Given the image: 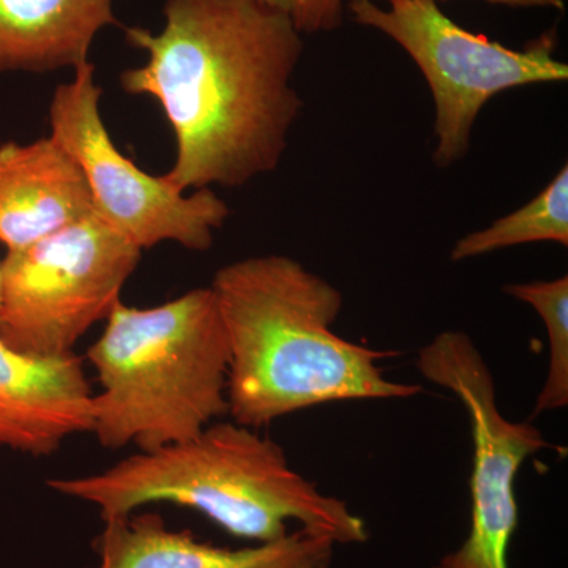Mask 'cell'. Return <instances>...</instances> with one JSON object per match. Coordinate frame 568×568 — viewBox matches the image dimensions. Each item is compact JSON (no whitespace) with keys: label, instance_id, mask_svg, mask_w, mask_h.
Instances as JSON below:
<instances>
[{"label":"cell","instance_id":"6da1fadb","mask_svg":"<svg viewBox=\"0 0 568 568\" xmlns=\"http://www.w3.org/2000/svg\"><path fill=\"white\" fill-rule=\"evenodd\" d=\"M163 28H125L148 59L123 71L130 95L151 97L173 130L163 174L178 192L241 189L274 173L304 102L293 80L304 39L260 0H166Z\"/></svg>","mask_w":568,"mask_h":568},{"label":"cell","instance_id":"7a4b0ae2","mask_svg":"<svg viewBox=\"0 0 568 568\" xmlns=\"http://www.w3.org/2000/svg\"><path fill=\"white\" fill-rule=\"evenodd\" d=\"M211 290L227 346V416L257 429L310 407L355 399H402L417 384L395 383L379 362L398 355L332 331L343 294L284 254L220 267Z\"/></svg>","mask_w":568,"mask_h":568},{"label":"cell","instance_id":"3957f363","mask_svg":"<svg viewBox=\"0 0 568 568\" xmlns=\"http://www.w3.org/2000/svg\"><path fill=\"white\" fill-rule=\"evenodd\" d=\"M48 485L99 507L103 519L168 503L201 511L231 536L256 544L287 536L291 521L335 545L368 540L364 519L345 500L324 495L294 470L274 439L235 422H213L192 439Z\"/></svg>","mask_w":568,"mask_h":568},{"label":"cell","instance_id":"277c9868","mask_svg":"<svg viewBox=\"0 0 568 568\" xmlns=\"http://www.w3.org/2000/svg\"><path fill=\"white\" fill-rule=\"evenodd\" d=\"M88 358L103 447L155 450L227 416L230 346L211 286L145 308L118 302Z\"/></svg>","mask_w":568,"mask_h":568},{"label":"cell","instance_id":"5b68a950","mask_svg":"<svg viewBox=\"0 0 568 568\" xmlns=\"http://www.w3.org/2000/svg\"><path fill=\"white\" fill-rule=\"evenodd\" d=\"M346 11L407 52L422 71L435 103L433 162L448 168L470 149L485 104L499 93L568 80L567 63L555 55L556 33L511 50L452 21L433 0H347Z\"/></svg>","mask_w":568,"mask_h":568},{"label":"cell","instance_id":"8992f818","mask_svg":"<svg viewBox=\"0 0 568 568\" xmlns=\"http://www.w3.org/2000/svg\"><path fill=\"white\" fill-rule=\"evenodd\" d=\"M142 250L95 212L0 263V338L32 355H65L104 323Z\"/></svg>","mask_w":568,"mask_h":568},{"label":"cell","instance_id":"52a82bcc","mask_svg":"<svg viewBox=\"0 0 568 568\" xmlns=\"http://www.w3.org/2000/svg\"><path fill=\"white\" fill-rule=\"evenodd\" d=\"M102 89L91 61L58 85L50 104L51 136L77 160L91 190L93 211L138 248L173 242L207 252L231 211L212 189L182 193L163 175L141 170L112 141L100 111Z\"/></svg>","mask_w":568,"mask_h":568},{"label":"cell","instance_id":"ba28073f","mask_svg":"<svg viewBox=\"0 0 568 568\" xmlns=\"http://www.w3.org/2000/svg\"><path fill=\"white\" fill-rule=\"evenodd\" d=\"M417 368L426 381L457 396L473 436L469 534L435 568H508V547L518 526L515 481L523 463L547 448L548 440L530 422H511L500 413L491 369L465 332L437 334L418 351Z\"/></svg>","mask_w":568,"mask_h":568},{"label":"cell","instance_id":"9c48e42d","mask_svg":"<svg viewBox=\"0 0 568 568\" xmlns=\"http://www.w3.org/2000/svg\"><path fill=\"white\" fill-rule=\"evenodd\" d=\"M92 399L80 355L24 354L0 338V448L50 457L92 433Z\"/></svg>","mask_w":568,"mask_h":568},{"label":"cell","instance_id":"30bf717a","mask_svg":"<svg viewBox=\"0 0 568 568\" xmlns=\"http://www.w3.org/2000/svg\"><path fill=\"white\" fill-rule=\"evenodd\" d=\"M95 538L99 568H331L335 544L305 529L280 540L239 549L197 540L190 530L168 528L160 515L103 519Z\"/></svg>","mask_w":568,"mask_h":568},{"label":"cell","instance_id":"8fae6325","mask_svg":"<svg viewBox=\"0 0 568 568\" xmlns=\"http://www.w3.org/2000/svg\"><path fill=\"white\" fill-rule=\"evenodd\" d=\"M77 160L54 138L0 145V244L22 248L93 213Z\"/></svg>","mask_w":568,"mask_h":568},{"label":"cell","instance_id":"7c38bea8","mask_svg":"<svg viewBox=\"0 0 568 568\" xmlns=\"http://www.w3.org/2000/svg\"><path fill=\"white\" fill-rule=\"evenodd\" d=\"M115 26L114 0H0V74L78 69Z\"/></svg>","mask_w":568,"mask_h":568},{"label":"cell","instance_id":"4fadbf2b","mask_svg":"<svg viewBox=\"0 0 568 568\" xmlns=\"http://www.w3.org/2000/svg\"><path fill=\"white\" fill-rule=\"evenodd\" d=\"M552 242L568 245V164L551 182L518 211L458 239L450 252L452 263L474 260L514 248V246Z\"/></svg>","mask_w":568,"mask_h":568},{"label":"cell","instance_id":"5bb4252c","mask_svg":"<svg viewBox=\"0 0 568 568\" xmlns=\"http://www.w3.org/2000/svg\"><path fill=\"white\" fill-rule=\"evenodd\" d=\"M504 293L532 306L547 331L549 357L532 417L568 406V276L507 284Z\"/></svg>","mask_w":568,"mask_h":568},{"label":"cell","instance_id":"9a60e30c","mask_svg":"<svg viewBox=\"0 0 568 568\" xmlns=\"http://www.w3.org/2000/svg\"><path fill=\"white\" fill-rule=\"evenodd\" d=\"M284 14L302 36L334 32L345 21L347 0H260Z\"/></svg>","mask_w":568,"mask_h":568},{"label":"cell","instance_id":"2e32d148","mask_svg":"<svg viewBox=\"0 0 568 568\" xmlns=\"http://www.w3.org/2000/svg\"><path fill=\"white\" fill-rule=\"evenodd\" d=\"M433 2H437V0H433ZM485 2L493 3V6L514 7V9H566V0H485Z\"/></svg>","mask_w":568,"mask_h":568}]
</instances>
